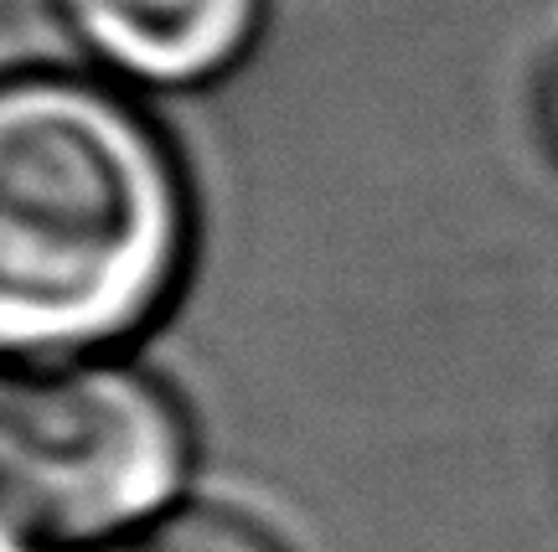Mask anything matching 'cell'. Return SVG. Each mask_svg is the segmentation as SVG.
I'll return each mask as SVG.
<instances>
[{
    "mask_svg": "<svg viewBox=\"0 0 558 552\" xmlns=\"http://www.w3.org/2000/svg\"><path fill=\"white\" fill-rule=\"evenodd\" d=\"M192 201L171 145L120 88L0 78V356L83 361L171 299Z\"/></svg>",
    "mask_w": 558,
    "mask_h": 552,
    "instance_id": "cell-1",
    "label": "cell"
},
{
    "mask_svg": "<svg viewBox=\"0 0 558 552\" xmlns=\"http://www.w3.org/2000/svg\"><path fill=\"white\" fill-rule=\"evenodd\" d=\"M181 403L120 361H58L0 393V516L37 542H120L181 491Z\"/></svg>",
    "mask_w": 558,
    "mask_h": 552,
    "instance_id": "cell-2",
    "label": "cell"
},
{
    "mask_svg": "<svg viewBox=\"0 0 558 552\" xmlns=\"http://www.w3.org/2000/svg\"><path fill=\"white\" fill-rule=\"evenodd\" d=\"M78 41L124 78L186 88L228 73L259 32L264 0H58Z\"/></svg>",
    "mask_w": 558,
    "mask_h": 552,
    "instance_id": "cell-3",
    "label": "cell"
},
{
    "mask_svg": "<svg viewBox=\"0 0 558 552\" xmlns=\"http://www.w3.org/2000/svg\"><path fill=\"white\" fill-rule=\"evenodd\" d=\"M104 552H284V548L239 512L186 506V512H166L156 522H145L140 532L109 542Z\"/></svg>",
    "mask_w": 558,
    "mask_h": 552,
    "instance_id": "cell-4",
    "label": "cell"
}]
</instances>
